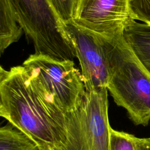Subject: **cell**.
I'll list each match as a JSON object with an SVG mask.
<instances>
[{"mask_svg": "<svg viewBox=\"0 0 150 150\" xmlns=\"http://www.w3.org/2000/svg\"><path fill=\"white\" fill-rule=\"evenodd\" d=\"M129 18V0H79L72 21L94 33L110 39L122 32Z\"/></svg>", "mask_w": 150, "mask_h": 150, "instance_id": "obj_6", "label": "cell"}, {"mask_svg": "<svg viewBox=\"0 0 150 150\" xmlns=\"http://www.w3.org/2000/svg\"><path fill=\"white\" fill-rule=\"evenodd\" d=\"M53 9L65 23L74 19L79 0H49Z\"/></svg>", "mask_w": 150, "mask_h": 150, "instance_id": "obj_11", "label": "cell"}, {"mask_svg": "<svg viewBox=\"0 0 150 150\" xmlns=\"http://www.w3.org/2000/svg\"><path fill=\"white\" fill-rule=\"evenodd\" d=\"M100 38L107 59L110 81L107 90L118 106L125 108L136 125L150 121V73L124 40L122 33Z\"/></svg>", "mask_w": 150, "mask_h": 150, "instance_id": "obj_2", "label": "cell"}, {"mask_svg": "<svg viewBox=\"0 0 150 150\" xmlns=\"http://www.w3.org/2000/svg\"><path fill=\"white\" fill-rule=\"evenodd\" d=\"M22 66L39 91L64 112H73L80 107L86 88L73 60H59L35 53Z\"/></svg>", "mask_w": 150, "mask_h": 150, "instance_id": "obj_3", "label": "cell"}, {"mask_svg": "<svg viewBox=\"0 0 150 150\" xmlns=\"http://www.w3.org/2000/svg\"><path fill=\"white\" fill-rule=\"evenodd\" d=\"M42 150H57V149H54V148H45V149H42Z\"/></svg>", "mask_w": 150, "mask_h": 150, "instance_id": "obj_14", "label": "cell"}, {"mask_svg": "<svg viewBox=\"0 0 150 150\" xmlns=\"http://www.w3.org/2000/svg\"><path fill=\"white\" fill-rule=\"evenodd\" d=\"M141 139L134 135L110 128V150H141Z\"/></svg>", "mask_w": 150, "mask_h": 150, "instance_id": "obj_10", "label": "cell"}, {"mask_svg": "<svg viewBox=\"0 0 150 150\" xmlns=\"http://www.w3.org/2000/svg\"><path fill=\"white\" fill-rule=\"evenodd\" d=\"M78 58L85 88H107L110 70L100 36L73 21L65 23Z\"/></svg>", "mask_w": 150, "mask_h": 150, "instance_id": "obj_5", "label": "cell"}, {"mask_svg": "<svg viewBox=\"0 0 150 150\" xmlns=\"http://www.w3.org/2000/svg\"><path fill=\"white\" fill-rule=\"evenodd\" d=\"M131 17L150 25V0H129Z\"/></svg>", "mask_w": 150, "mask_h": 150, "instance_id": "obj_12", "label": "cell"}, {"mask_svg": "<svg viewBox=\"0 0 150 150\" xmlns=\"http://www.w3.org/2000/svg\"><path fill=\"white\" fill-rule=\"evenodd\" d=\"M141 150H150V138H141Z\"/></svg>", "mask_w": 150, "mask_h": 150, "instance_id": "obj_13", "label": "cell"}, {"mask_svg": "<svg viewBox=\"0 0 150 150\" xmlns=\"http://www.w3.org/2000/svg\"><path fill=\"white\" fill-rule=\"evenodd\" d=\"M107 88H86L80 107L66 112L67 138L59 150H110Z\"/></svg>", "mask_w": 150, "mask_h": 150, "instance_id": "obj_4", "label": "cell"}, {"mask_svg": "<svg viewBox=\"0 0 150 150\" xmlns=\"http://www.w3.org/2000/svg\"><path fill=\"white\" fill-rule=\"evenodd\" d=\"M23 28L9 0H0V50L3 54L12 43L19 40Z\"/></svg>", "mask_w": 150, "mask_h": 150, "instance_id": "obj_8", "label": "cell"}, {"mask_svg": "<svg viewBox=\"0 0 150 150\" xmlns=\"http://www.w3.org/2000/svg\"><path fill=\"white\" fill-rule=\"evenodd\" d=\"M122 35L135 56L150 73V25L129 18L124 24Z\"/></svg>", "mask_w": 150, "mask_h": 150, "instance_id": "obj_7", "label": "cell"}, {"mask_svg": "<svg viewBox=\"0 0 150 150\" xmlns=\"http://www.w3.org/2000/svg\"><path fill=\"white\" fill-rule=\"evenodd\" d=\"M0 115L39 146L60 149L67 138V115L32 83L23 66L0 70Z\"/></svg>", "mask_w": 150, "mask_h": 150, "instance_id": "obj_1", "label": "cell"}, {"mask_svg": "<svg viewBox=\"0 0 150 150\" xmlns=\"http://www.w3.org/2000/svg\"><path fill=\"white\" fill-rule=\"evenodd\" d=\"M0 150H40L38 144L8 122L0 128Z\"/></svg>", "mask_w": 150, "mask_h": 150, "instance_id": "obj_9", "label": "cell"}]
</instances>
